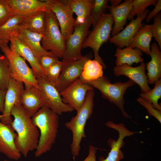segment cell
Masks as SVG:
<instances>
[{
  "label": "cell",
  "instance_id": "1",
  "mask_svg": "<svg viewBox=\"0 0 161 161\" xmlns=\"http://www.w3.org/2000/svg\"><path fill=\"white\" fill-rule=\"evenodd\" d=\"M11 115L14 118L11 126L17 135L15 141L16 148L26 157L30 151L36 149L40 132L32 123L31 118L26 112L21 103L13 107Z\"/></svg>",
  "mask_w": 161,
  "mask_h": 161
},
{
  "label": "cell",
  "instance_id": "2",
  "mask_svg": "<svg viewBox=\"0 0 161 161\" xmlns=\"http://www.w3.org/2000/svg\"><path fill=\"white\" fill-rule=\"evenodd\" d=\"M31 120L40 132L35 153L37 157L50 150L55 143L59 127V117L51 109L44 106L33 116Z\"/></svg>",
  "mask_w": 161,
  "mask_h": 161
},
{
  "label": "cell",
  "instance_id": "3",
  "mask_svg": "<svg viewBox=\"0 0 161 161\" xmlns=\"http://www.w3.org/2000/svg\"><path fill=\"white\" fill-rule=\"evenodd\" d=\"M94 96V89L89 91L83 105L77 111L76 115L64 123L65 126L72 133V140L70 148L74 159L79 154L82 139L86 137L85 127L87 121L93 112Z\"/></svg>",
  "mask_w": 161,
  "mask_h": 161
},
{
  "label": "cell",
  "instance_id": "4",
  "mask_svg": "<svg viewBox=\"0 0 161 161\" xmlns=\"http://www.w3.org/2000/svg\"><path fill=\"white\" fill-rule=\"evenodd\" d=\"M43 37L41 41L42 48L49 50L58 58H62L65 51L66 42L53 12L49 8L45 12V21Z\"/></svg>",
  "mask_w": 161,
  "mask_h": 161
},
{
  "label": "cell",
  "instance_id": "5",
  "mask_svg": "<svg viewBox=\"0 0 161 161\" xmlns=\"http://www.w3.org/2000/svg\"><path fill=\"white\" fill-rule=\"evenodd\" d=\"M83 83H88L97 89L101 93L102 97L108 100L118 107L124 117H129L124 110V96L128 88L136 84L134 81L129 79L125 82H118L113 83L107 77L103 76L96 80Z\"/></svg>",
  "mask_w": 161,
  "mask_h": 161
},
{
  "label": "cell",
  "instance_id": "6",
  "mask_svg": "<svg viewBox=\"0 0 161 161\" xmlns=\"http://www.w3.org/2000/svg\"><path fill=\"white\" fill-rule=\"evenodd\" d=\"M114 24L113 19L110 13H103L82 47V49L90 47L92 49L94 53V59L101 64L103 69L106 68V66L99 55V50L101 46L107 42L110 38Z\"/></svg>",
  "mask_w": 161,
  "mask_h": 161
},
{
  "label": "cell",
  "instance_id": "7",
  "mask_svg": "<svg viewBox=\"0 0 161 161\" xmlns=\"http://www.w3.org/2000/svg\"><path fill=\"white\" fill-rule=\"evenodd\" d=\"M9 42L0 44V48L9 62L11 77L25 85H32L39 89L38 81L32 69L23 58L8 46Z\"/></svg>",
  "mask_w": 161,
  "mask_h": 161
},
{
  "label": "cell",
  "instance_id": "8",
  "mask_svg": "<svg viewBox=\"0 0 161 161\" xmlns=\"http://www.w3.org/2000/svg\"><path fill=\"white\" fill-rule=\"evenodd\" d=\"M92 24L90 16L83 23L75 26L73 32L66 41L65 51L62 62L64 64L82 58V45L90 33Z\"/></svg>",
  "mask_w": 161,
  "mask_h": 161
},
{
  "label": "cell",
  "instance_id": "9",
  "mask_svg": "<svg viewBox=\"0 0 161 161\" xmlns=\"http://www.w3.org/2000/svg\"><path fill=\"white\" fill-rule=\"evenodd\" d=\"M39 90L44 106L58 115L74 110L63 101L60 92L55 86L47 82L43 78H37Z\"/></svg>",
  "mask_w": 161,
  "mask_h": 161
},
{
  "label": "cell",
  "instance_id": "10",
  "mask_svg": "<svg viewBox=\"0 0 161 161\" xmlns=\"http://www.w3.org/2000/svg\"><path fill=\"white\" fill-rule=\"evenodd\" d=\"M105 125L107 127L117 131L119 136L117 140L112 138L108 140L107 143L111 148L110 151L106 158H104L103 157H100L99 158V161H120L124 157L121 150L124 145V138L139 132L129 130L123 123L117 124L109 121H108Z\"/></svg>",
  "mask_w": 161,
  "mask_h": 161
},
{
  "label": "cell",
  "instance_id": "11",
  "mask_svg": "<svg viewBox=\"0 0 161 161\" xmlns=\"http://www.w3.org/2000/svg\"><path fill=\"white\" fill-rule=\"evenodd\" d=\"M92 89V85L82 82L79 78L60 92L63 102L77 111L83 105L88 91Z\"/></svg>",
  "mask_w": 161,
  "mask_h": 161
},
{
  "label": "cell",
  "instance_id": "12",
  "mask_svg": "<svg viewBox=\"0 0 161 161\" xmlns=\"http://www.w3.org/2000/svg\"><path fill=\"white\" fill-rule=\"evenodd\" d=\"M49 8L54 13L65 42L73 32L75 19L66 0H53Z\"/></svg>",
  "mask_w": 161,
  "mask_h": 161
},
{
  "label": "cell",
  "instance_id": "13",
  "mask_svg": "<svg viewBox=\"0 0 161 161\" xmlns=\"http://www.w3.org/2000/svg\"><path fill=\"white\" fill-rule=\"evenodd\" d=\"M23 84L12 78L10 80L6 90L4 111L0 115V121L1 123L11 125L13 121L11 111L15 105L21 103V94L24 88Z\"/></svg>",
  "mask_w": 161,
  "mask_h": 161
},
{
  "label": "cell",
  "instance_id": "14",
  "mask_svg": "<svg viewBox=\"0 0 161 161\" xmlns=\"http://www.w3.org/2000/svg\"><path fill=\"white\" fill-rule=\"evenodd\" d=\"M90 57L86 55L79 59L63 64L58 80L55 86L59 92L80 78L84 64Z\"/></svg>",
  "mask_w": 161,
  "mask_h": 161
},
{
  "label": "cell",
  "instance_id": "15",
  "mask_svg": "<svg viewBox=\"0 0 161 161\" xmlns=\"http://www.w3.org/2000/svg\"><path fill=\"white\" fill-rule=\"evenodd\" d=\"M53 0H6L12 15L23 16L40 12H45Z\"/></svg>",
  "mask_w": 161,
  "mask_h": 161
},
{
  "label": "cell",
  "instance_id": "16",
  "mask_svg": "<svg viewBox=\"0 0 161 161\" xmlns=\"http://www.w3.org/2000/svg\"><path fill=\"white\" fill-rule=\"evenodd\" d=\"M146 66V64L143 62L138 66L134 67L126 64L116 66L113 69L114 73L116 76L124 75L127 77L140 86L141 93H145L151 89L148 86L145 73Z\"/></svg>",
  "mask_w": 161,
  "mask_h": 161
},
{
  "label": "cell",
  "instance_id": "17",
  "mask_svg": "<svg viewBox=\"0 0 161 161\" xmlns=\"http://www.w3.org/2000/svg\"><path fill=\"white\" fill-rule=\"evenodd\" d=\"M148 12L149 10L146 9L140 15L137 16L136 19H132L129 24L121 32L110 37L109 41L114 44L117 48L120 49L129 46L133 37L144 25L142 22Z\"/></svg>",
  "mask_w": 161,
  "mask_h": 161
},
{
  "label": "cell",
  "instance_id": "18",
  "mask_svg": "<svg viewBox=\"0 0 161 161\" xmlns=\"http://www.w3.org/2000/svg\"><path fill=\"white\" fill-rule=\"evenodd\" d=\"M17 135L11 125H6L0 121V152L15 160H18L21 157L15 144Z\"/></svg>",
  "mask_w": 161,
  "mask_h": 161
},
{
  "label": "cell",
  "instance_id": "19",
  "mask_svg": "<svg viewBox=\"0 0 161 161\" xmlns=\"http://www.w3.org/2000/svg\"><path fill=\"white\" fill-rule=\"evenodd\" d=\"M9 41L10 48L13 49L30 64L35 78H44L45 72L41 66L37 58L31 49L13 35H10Z\"/></svg>",
  "mask_w": 161,
  "mask_h": 161
},
{
  "label": "cell",
  "instance_id": "20",
  "mask_svg": "<svg viewBox=\"0 0 161 161\" xmlns=\"http://www.w3.org/2000/svg\"><path fill=\"white\" fill-rule=\"evenodd\" d=\"M10 35L16 36L28 47L37 58L42 55L54 54L45 50L42 47L41 41L43 36L42 33L31 32L18 26Z\"/></svg>",
  "mask_w": 161,
  "mask_h": 161
},
{
  "label": "cell",
  "instance_id": "21",
  "mask_svg": "<svg viewBox=\"0 0 161 161\" xmlns=\"http://www.w3.org/2000/svg\"><path fill=\"white\" fill-rule=\"evenodd\" d=\"M21 94V103L28 115L32 117L44 105L38 89L32 85H25Z\"/></svg>",
  "mask_w": 161,
  "mask_h": 161
},
{
  "label": "cell",
  "instance_id": "22",
  "mask_svg": "<svg viewBox=\"0 0 161 161\" xmlns=\"http://www.w3.org/2000/svg\"><path fill=\"white\" fill-rule=\"evenodd\" d=\"M132 0H126L118 6H108V8L114 20L111 34L115 35L121 30L126 24L128 16L132 7Z\"/></svg>",
  "mask_w": 161,
  "mask_h": 161
},
{
  "label": "cell",
  "instance_id": "23",
  "mask_svg": "<svg viewBox=\"0 0 161 161\" xmlns=\"http://www.w3.org/2000/svg\"><path fill=\"white\" fill-rule=\"evenodd\" d=\"M151 60L146 64L148 83H154L161 77V52L156 42L150 45Z\"/></svg>",
  "mask_w": 161,
  "mask_h": 161
},
{
  "label": "cell",
  "instance_id": "24",
  "mask_svg": "<svg viewBox=\"0 0 161 161\" xmlns=\"http://www.w3.org/2000/svg\"><path fill=\"white\" fill-rule=\"evenodd\" d=\"M152 28V24L144 25L133 37L129 46L133 48H138L150 55V42L153 37Z\"/></svg>",
  "mask_w": 161,
  "mask_h": 161
},
{
  "label": "cell",
  "instance_id": "25",
  "mask_svg": "<svg viewBox=\"0 0 161 161\" xmlns=\"http://www.w3.org/2000/svg\"><path fill=\"white\" fill-rule=\"evenodd\" d=\"M143 55L142 51L137 48L134 49L129 46L123 49L117 48L114 55L116 58V66L126 64L131 66L133 63L143 62Z\"/></svg>",
  "mask_w": 161,
  "mask_h": 161
},
{
  "label": "cell",
  "instance_id": "26",
  "mask_svg": "<svg viewBox=\"0 0 161 161\" xmlns=\"http://www.w3.org/2000/svg\"><path fill=\"white\" fill-rule=\"evenodd\" d=\"M66 1L71 10L77 15L75 26L83 23L90 16L92 7L91 0H66Z\"/></svg>",
  "mask_w": 161,
  "mask_h": 161
},
{
  "label": "cell",
  "instance_id": "27",
  "mask_svg": "<svg viewBox=\"0 0 161 161\" xmlns=\"http://www.w3.org/2000/svg\"><path fill=\"white\" fill-rule=\"evenodd\" d=\"M45 21V12L40 11L24 16L19 27L28 31L43 34Z\"/></svg>",
  "mask_w": 161,
  "mask_h": 161
},
{
  "label": "cell",
  "instance_id": "28",
  "mask_svg": "<svg viewBox=\"0 0 161 161\" xmlns=\"http://www.w3.org/2000/svg\"><path fill=\"white\" fill-rule=\"evenodd\" d=\"M103 69L98 61L89 59L84 64L79 78L83 82L96 80L103 76Z\"/></svg>",
  "mask_w": 161,
  "mask_h": 161
},
{
  "label": "cell",
  "instance_id": "29",
  "mask_svg": "<svg viewBox=\"0 0 161 161\" xmlns=\"http://www.w3.org/2000/svg\"><path fill=\"white\" fill-rule=\"evenodd\" d=\"M24 17L20 15L12 16L0 26V44L9 41L10 35L18 27Z\"/></svg>",
  "mask_w": 161,
  "mask_h": 161
},
{
  "label": "cell",
  "instance_id": "30",
  "mask_svg": "<svg viewBox=\"0 0 161 161\" xmlns=\"http://www.w3.org/2000/svg\"><path fill=\"white\" fill-rule=\"evenodd\" d=\"M11 78L9 62L4 55L0 54V90H7Z\"/></svg>",
  "mask_w": 161,
  "mask_h": 161
},
{
  "label": "cell",
  "instance_id": "31",
  "mask_svg": "<svg viewBox=\"0 0 161 161\" xmlns=\"http://www.w3.org/2000/svg\"><path fill=\"white\" fill-rule=\"evenodd\" d=\"M153 89L145 93H141L140 97L149 101L153 106L157 109L161 111V107L158 103L161 97V79L160 78L154 83Z\"/></svg>",
  "mask_w": 161,
  "mask_h": 161
},
{
  "label": "cell",
  "instance_id": "32",
  "mask_svg": "<svg viewBox=\"0 0 161 161\" xmlns=\"http://www.w3.org/2000/svg\"><path fill=\"white\" fill-rule=\"evenodd\" d=\"M92 7L90 16L92 19V24L94 27L97 24L105 10L108 8V0H91Z\"/></svg>",
  "mask_w": 161,
  "mask_h": 161
},
{
  "label": "cell",
  "instance_id": "33",
  "mask_svg": "<svg viewBox=\"0 0 161 161\" xmlns=\"http://www.w3.org/2000/svg\"><path fill=\"white\" fill-rule=\"evenodd\" d=\"M158 0H134L132 3V7L128 16L127 19L130 20L134 18L136 15L138 16L142 13L148 7L151 5L155 6Z\"/></svg>",
  "mask_w": 161,
  "mask_h": 161
},
{
  "label": "cell",
  "instance_id": "34",
  "mask_svg": "<svg viewBox=\"0 0 161 161\" xmlns=\"http://www.w3.org/2000/svg\"><path fill=\"white\" fill-rule=\"evenodd\" d=\"M63 66L62 62L60 61L50 66L45 71V76L44 78L55 86L58 80Z\"/></svg>",
  "mask_w": 161,
  "mask_h": 161
},
{
  "label": "cell",
  "instance_id": "35",
  "mask_svg": "<svg viewBox=\"0 0 161 161\" xmlns=\"http://www.w3.org/2000/svg\"><path fill=\"white\" fill-rule=\"evenodd\" d=\"M152 32L153 37L161 49V13L159 12L154 17Z\"/></svg>",
  "mask_w": 161,
  "mask_h": 161
},
{
  "label": "cell",
  "instance_id": "36",
  "mask_svg": "<svg viewBox=\"0 0 161 161\" xmlns=\"http://www.w3.org/2000/svg\"><path fill=\"white\" fill-rule=\"evenodd\" d=\"M137 101L146 109L151 116L154 117L160 123H161V111L155 109L151 102L144 98L141 97H138L137 99Z\"/></svg>",
  "mask_w": 161,
  "mask_h": 161
},
{
  "label": "cell",
  "instance_id": "37",
  "mask_svg": "<svg viewBox=\"0 0 161 161\" xmlns=\"http://www.w3.org/2000/svg\"><path fill=\"white\" fill-rule=\"evenodd\" d=\"M38 59L41 66L45 72L50 66L60 61L54 54L42 55Z\"/></svg>",
  "mask_w": 161,
  "mask_h": 161
},
{
  "label": "cell",
  "instance_id": "38",
  "mask_svg": "<svg viewBox=\"0 0 161 161\" xmlns=\"http://www.w3.org/2000/svg\"><path fill=\"white\" fill-rule=\"evenodd\" d=\"M12 16L6 0H0V26Z\"/></svg>",
  "mask_w": 161,
  "mask_h": 161
},
{
  "label": "cell",
  "instance_id": "39",
  "mask_svg": "<svg viewBox=\"0 0 161 161\" xmlns=\"http://www.w3.org/2000/svg\"><path fill=\"white\" fill-rule=\"evenodd\" d=\"M155 7L152 11L148 13L145 18V21L147 23H149L153 18L160 12L161 10V0H158L157 3Z\"/></svg>",
  "mask_w": 161,
  "mask_h": 161
},
{
  "label": "cell",
  "instance_id": "40",
  "mask_svg": "<svg viewBox=\"0 0 161 161\" xmlns=\"http://www.w3.org/2000/svg\"><path fill=\"white\" fill-rule=\"evenodd\" d=\"M97 148L90 144L89 147V153L87 156L83 161H96V154Z\"/></svg>",
  "mask_w": 161,
  "mask_h": 161
},
{
  "label": "cell",
  "instance_id": "41",
  "mask_svg": "<svg viewBox=\"0 0 161 161\" xmlns=\"http://www.w3.org/2000/svg\"><path fill=\"white\" fill-rule=\"evenodd\" d=\"M6 90H0V112L1 113L3 112L4 103Z\"/></svg>",
  "mask_w": 161,
  "mask_h": 161
},
{
  "label": "cell",
  "instance_id": "42",
  "mask_svg": "<svg viewBox=\"0 0 161 161\" xmlns=\"http://www.w3.org/2000/svg\"><path fill=\"white\" fill-rule=\"evenodd\" d=\"M122 0H110L111 6L116 7L118 6L121 4Z\"/></svg>",
  "mask_w": 161,
  "mask_h": 161
},
{
  "label": "cell",
  "instance_id": "43",
  "mask_svg": "<svg viewBox=\"0 0 161 161\" xmlns=\"http://www.w3.org/2000/svg\"><path fill=\"white\" fill-rule=\"evenodd\" d=\"M4 161H10L5 160H4Z\"/></svg>",
  "mask_w": 161,
  "mask_h": 161
}]
</instances>
